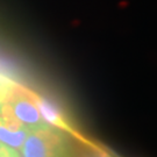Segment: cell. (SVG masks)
<instances>
[{
  "label": "cell",
  "mask_w": 157,
  "mask_h": 157,
  "mask_svg": "<svg viewBox=\"0 0 157 157\" xmlns=\"http://www.w3.org/2000/svg\"><path fill=\"white\" fill-rule=\"evenodd\" d=\"M21 157H70L67 141L50 126L33 129L21 147Z\"/></svg>",
  "instance_id": "obj_1"
},
{
  "label": "cell",
  "mask_w": 157,
  "mask_h": 157,
  "mask_svg": "<svg viewBox=\"0 0 157 157\" xmlns=\"http://www.w3.org/2000/svg\"><path fill=\"white\" fill-rule=\"evenodd\" d=\"M6 106L8 107L14 118L30 130L49 127V124L42 118L32 95L29 94V89L25 86L17 84L10 85Z\"/></svg>",
  "instance_id": "obj_2"
},
{
  "label": "cell",
  "mask_w": 157,
  "mask_h": 157,
  "mask_svg": "<svg viewBox=\"0 0 157 157\" xmlns=\"http://www.w3.org/2000/svg\"><path fill=\"white\" fill-rule=\"evenodd\" d=\"M29 94L32 95L33 100L35 101V104H36V106L39 108V111H40V113H41L43 120H44L49 126L61 129L63 132H65V133L70 134L71 136H73L75 139H77L79 142L84 143L85 146H89L90 148H92V149L95 150L97 152L107 156V152L104 151L98 144H95V143H93V142L90 141L89 139H86L84 135L80 134L78 130L73 127L72 124H69V121L67 120V118L64 117V114H63L52 102H50L49 100H47L44 97L37 94L36 92H34V91H32V90H29Z\"/></svg>",
  "instance_id": "obj_3"
},
{
  "label": "cell",
  "mask_w": 157,
  "mask_h": 157,
  "mask_svg": "<svg viewBox=\"0 0 157 157\" xmlns=\"http://www.w3.org/2000/svg\"><path fill=\"white\" fill-rule=\"evenodd\" d=\"M29 132L30 129L14 118L5 104L0 113V142L15 150H20Z\"/></svg>",
  "instance_id": "obj_4"
},
{
  "label": "cell",
  "mask_w": 157,
  "mask_h": 157,
  "mask_svg": "<svg viewBox=\"0 0 157 157\" xmlns=\"http://www.w3.org/2000/svg\"><path fill=\"white\" fill-rule=\"evenodd\" d=\"M8 87H10V85H5L2 84V83H0V113H1V111H2V108H4L6 104Z\"/></svg>",
  "instance_id": "obj_5"
},
{
  "label": "cell",
  "mask_w": 157,
  "mask_h": 157,
  "mask_svg": "<svg viewBox=\"0 0 157 157\" xmlns=\"http://www.w3.org/2000/svg\"><path fill=\"white\" fill-rule=\"evenodd\" d=\"M11 149H13V148L6 146L2 142H0V157H4L6 154H8V151H10Z\"/></svg>",
  "instance_id": "obj_6"
},
{
  "label": "cell",
  "mask_w": 157,
  "mask_h": 157,
  "mask_svg": "<svg viewBox=\"0 0 157 157\" xmlns=\"http://www.w3.org/2000/svg\"><path fill=\"white\" fill-rule=\"evenodd\" d=\"M4 157H21V156L19 155V152H17L15 149H11V150L8 151V154H6Z\"/></svg>",
  "instance_id": "obj_7"
}]
</instances>
